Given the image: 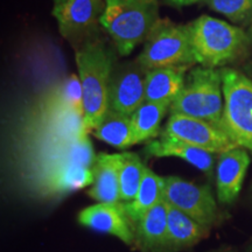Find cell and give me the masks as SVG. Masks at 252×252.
<instances>
[{
	"label": "cell",
	"mask_w": 252,
	"mask_h": 252,
	"mask_svg": "<svg viewBox=\"0 0 252 252\" xmlns=\"http://www.w3.org/2000/svg\"><path fill=\"white\" fill-rule=\"evenodd\" d=\"M75 60L83 90L84 127L90 133L109 111V84L115 67L108 49L96 40L81 46Z\"/></svg>",
	"instance_id": "1"
},
{
	"label": "cell",
	"mask_w": 252,
	"mask_h": 252,
	"mask_svg": "<svg viewBox=\"0 0 252 252\" xmlns=\"http://www.w3.org/2000/svg\"><path fill=\"white\" fill-rule=\"evenodd\" d=\"M160 19L158 0H105L99 25L119 55L127 56L145 42Z\"/></svg>",
	"instance_id": "2"
},
{
	"label": "cell",
	"mask_w": 252,
	"mask_h": 252,
	"mask_svg": "<svg viewBox=\"0 0 252 252\" xmlns=\"http://www.w3.org/2000/svg\"><path fill=\"white\" fill-rule=\"evenodd\" d=\"M188 26L195 62L204 68H224L243 54L251 40L241 28L207 14Z\"/></svg>",
	"instance_id": "3"
},
{
	"label": "cell",
	"mask_w": 252,
	"mask_h": 252,
	"mask_svg": "<svg viewBox=\"0 0 252 252\" xmlns=\"http://www.w3.org/2000/svg\"><path fill=\"white\" fill-rule=\"evenodd\" d=\"M224 108L220 69L194 67L182 91L172 103L171 113L203 119L220 127Z\"/></svg>",
	"instance_id": "4"
},
{
	"label": "cell",
	"mask_w": 252,
	"mask_h": 252,
	"mask_svg": "<svg viewBox=\"0 0 252 252\" xmlns=\"http://www.w3.org/2000/svg\"><path fill=\"white\" fill-rule=\"evenodd\" d=\"M137 62L146 70L196 64L188 25L172 23L169 19H160L145 40Z\"/></svg>",
	"instance_id": "5"
},
{
	"label": "cell",
	"mask_w": 252,
	"mask_h": 252,
	"mask_svg": "<svg viewBox=\"0 0 252 252\" xmlns=\"http://www.w3.org/2000/svg\"><path fill=\"white\" fill-rule=\"evenodd\" d=\"M224 108L220 128L238 147L252 152V81L234 68H220Z\"/></svg>",
	"instance_id": "6"
},
{
	"label": "cell",
	"mask_w": 252,
	"mask_h": 252,
	"mask_svg": "<svg viewBox=\"0 0 252 252\" xmlns=\"http://www.w3.org/2000/svg\"><path fill=\"white\" fill-rule=\"evenodd\" d=\"M163 200L169 206L209 228L220 220L219 206L208 186L196 185L179 176H167Z\"/></svg>",
	"instance_id": "7"
},
{
	"label": "cell",
	"mask_w": 252,
	"mask_h": 252,
	"mask_svg": "<svg viewBox=\"0 0 252 252\" xmlns=\"http://www.w3.org/2000/svg\"><path fill=\"white\" fill-rule=\"evenodd\" d=\"M160 135L214 154H220L238 147L217 125L180 113H171Z\"/></svg>",
	"instance_id": "8"
},
{
	"label": "cell",
	"mask_w": 252,
	"mask_h": 252,
	"mask_svg": "<svg viewBox=\"0 0 252 252\" xmlns=\"http://www.w3.org/2000/svg\"><path fill=\"white\" fill-rule=\"evenodd\" d=\"M144 69L135 60L113 68L109 84V110L132 116L145 102Z\"/></svg>",
	"instance_id": "9"
},
{
	"label": "cell",
	"mask_w": 252,
	"mask_h": 252,
	"mask_svg": "<svg viewBox=\"0 0 252 252\" xmlns=\"http://www.w3.org/2000/svg\"><path fill=\"white\" fill-rule=\"evenodd\" d=\"M105 0H55L53 15L65 39L89 34L100 21Z\"/></svg>",
	"instance_id": "10"
},
{
	"label": "cell",
	"mask_w": 252,
	"mask_h": 252,
	"mask_svg": "<svg viewBox=\"0 0 252 252\" xmlns=\"http://www.w3.org/2000/svg\"><path fill=\"white\" fill-rule=\"evenodd\" d=\"M77 220L82 226L111 235L127 245L134 243V226L123 202L94 203L82 209L77 215Z\"/></svg>",
	"instance_id": "11"
},
{
	"label": "cell",
	"mask_w": 252,
	"mask_h": 252,
	"mask_svg": "<svg viewBox=\"0 0 252 252\" xmlns=\"http://www.w3.org/2000/svg\"><path fill=\"white\" fill-rule=\"evenodd\" d=\"M251 159L243 147L219 154L216 165V190L220 203H232L241 193Z\"/></svg>",
	"instance_id": "12"
},
{
	"label": "cell",
	"mask_w": 252,
	"mask_h": 252,
	"mask_svg": "<svg viewBox=\"0 0 252 252\" xmlns=\"http://www.w3.org/2000/svg\"><path fill=\"white\" fill-rule=\"evenodd\" d=\"M168 203L160 201L134 225V244L141 252H168Z\"/></svg>",
	"instance_id": "13"
},
{
	"label": "cell",
	"mask_w": 252,
	"mask_h": 252,
	"mask_svg": "<svg viewBox=\"0 0 252 252\" xmlns=\"http://www.w3.org/2000/svg\"><path fill=\"white\" fill-rule=\"evenodd\" d=\"M119 166L121 153H99L96 156L93 166L94 184L88 191V195L96 202H122Z\"/></svg>",
	"instance_id": "14"
},
{
	"label": "cell",
	"mask_w": 252,
	"mask_h": 252,
	"mask_svg": "<svg viewBox=\"0 0 252 252\" xmlns=\"http://www.w3.org/2000/svg\"><path fill=\"white\" fill-rule=\"evenodd\" d=\"M144 152L151 158H179L208 175H212L215 168L216 154L162 135L149 141Z\"/></svg>",
	"instance_id": "15"
},
{
	"label": "cell",
	"mask_w": 252,
	"mask_h": 252,
	"mask_svg": "<svg viewBox=\"0 0 252 252\" xmlns=\"http://www.w3.org/2000/svg\"><path fill=\"white\" fill-rule=\"evenodd\" d=\"M189 67H165L146 71L145 100L173 103L186 83Z\"/></svg>",
	"instance_id": "16"
},
{
	"label": "cell",
	"mask_w": 252,
	"mask_h": 252,
	"mask_svg": "<svg viewBox=\"0 0 252 252\" xmlns=\"http://www.w3.org/2000/svg\"><path fill=\"white\" fill-rule=\"evenodd\" d=\"M210 228L186 215L168 204V231H167V250L180 252L194 247L209 235Z\"/></svg>",
	"instance_id": "17"
},
{
	"label": "cell",
	"mask_w": 252,
	"mask_h": 252,
	"mask_svg": "<svg viewBox=\"0 0 252 252\" xmlns=\"http://www.w3.org/2000/svg\"><path fill=\"white\" fill-rule=\"evenodd\" d=\"M165 178L158 175L152 169H145L139 190L130 202H123L125 212L133 226L149 210L163 200Z\"/></svg>",
	"instance_id": "18"
},
{
	"label": "cell",
	"mask_w": 252,
	"mask_h": 252,
	"mask_svg": "<svg viewBox=\"0 0 252 252\" xmlns=\"http://www.w3.org/2000/svg\"><path fill=\"white\" fill-rule=\"evenodd\" d=\"M91 133L98 140L121 150H126L134 145L131 116L115 112L112 110L106 112L100 124Z\"/></svg>",
	"instance_id": "19"
},
{
	"label": "cell",
	"mask_w": 252,
	"mask_h": 252,
	"mask_svg": "<svg viewBox=\"0 0 252 252\" xmlns=\"http://www.w3.org/2000/svg\"><path fill=\"white\" fill-rule=\"evenodd\" d=\"M172 103L145 102L137 109L132 118L134 145L149 141L160 133V126L165 115L171 110Z\"/></svg>",
	"instance_id": "20"
},
{
	"label": "cell",
	"mask_w": 252,
	"mask_h": 252,
	"mask_svg": "<svg viewBox=\"0 0 252 252\" xmlns=\"http://www.w3.org/2000/svg\"><path fill=\"white\" fill-rule=\"evenodd\" d=\"M45 104L53 109L83 115V90L80 77L72 74L60 82L47 94Z\"/></svg>",
	"instance_id": "21"
},
{
	"label": "cell",
	"mask_w": 252,
	"mask_h": 252,
	"mask_svg": "<svg viewBox=\"0 0 252 252\" xmlns=\"http://www.w3.org/2000/svg\"><path fill=\"white\" fill-rule=\"evenodd\" d=\"M146 169L143 160L133 152L121 153L119 166V186L122 202H130L139 190L141 180Z\"/></svg>",
	"instance_id": "22"
},
{
	"label": "cell",
	"mask_w": 252,
	"mask_h": 252,
	"mask_svg": "<svg viewBox=\"0 0 252 252\" xmlns=\"http://www.w3.org/2000/svg\"><path fill=\"white\" fill-rule=\"evenodd\" d=\"M214 12L234 23H241L252 14V0H206Z\"/></svg>",
	"instance_id": "23"
},
{
	"label": "cell",
	"mask_w": 252,
	"mask_h": 252,
	"mask_svg": "<svg viewBox=\"0 0 252 252\" xmlns=\"http://www.w3.org/2000/svg\"><path fill=\"white\" fill-rule=\"evenodd\" d=\"M162 1L169 6H174V7H185V6L196 4L201 0H162Z\"/></svg>",
	"instance_id": "24"
},
{
	"label": "cell",
	"mask_w": 252,
	"mask_h": 252,
	"mask_svg": "<svg viewBox=\"0 0 252 252\" xmlns=\"http://www.w3.org/2000/svg\"><path fill=\"white\" fill-rule=\"evenodd\" d=\"M210 252H232L230 249H220V250H216V251H210Z\"/></svg>",
	"instance_id": "25"
},
{
	"label": "cell",
	"mask_w": 252,
	"mask_h": 252,
	"mask_svg": "<svg viewBox=\"0 0 252 252\" xmlns=\"http://www.w3.org/2000/svg\"><path fill=\"white\" fill-rule=\"evenodd\" d=\"M249 36H250V39L252 40V25H251V28H250V33H249Z\"/></svg>",
	"instance_id": "26"
},
{
	"label": "cell",
	"mask_w": 252,
	"mask_h": 252,
	"mask_svg": "<svg viewBox=\"0 0 252 252\" xmlns=\"http://www.w3.org/2000/svg\"><path fill=\"white\" fill-rule=\"evenodd\" d=\"M247 252H252V245H251V247H250V248H249V250H248Z\"/></svg>",
	"instance_id": "27"
},
{
	"label": "cell",
	"mask_w": 252,
	"mask_h": 252,
	"mask_svg": "<svg viewBox=\"0 0 252 252\" xmlns=\"http://www.w3.org/2000/svg\"><path fill=\"white\" fill-rule=\"evenodd\" d=\"M54 1H55V0H54Z\"/></svg>",
	"instance_id": "28"
}]
</instances>
